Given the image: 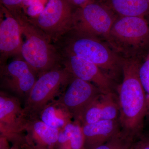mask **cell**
Instances as JSON below:
<instances>
[{"instance_id": "6da1fadb", "label": "cell", "mask_w": 149, "mask_h": 149, "mask_svg": "<svg viewBox=\"0 0 149 149\" xmlns=\"http://www.w3.org/2000/svg\"><path fill=\"white\" fill-rule=\"evenodd\" d=\"M141 62L139 59H124L122 81L118 88L122 133L131 139L141 134L148 115L146 93L139 77Z\"/></svg>"}, {"instance_id": "7a4b0ae2", "label": "cell", "mask_w": 149, "mask_h": 149, "mask_svg": "<svg viewBox=\"0 0 149 149\" xmlns=\"http://www.w3.org/2000/svg\"><path fill=\"white\" fill-rule=\"evenodd\" d=\"M53 44L59 54L72 55L91 62L114 81L122 73L124 58L102 38L71 29Z\"/></svg>"}, {"instance_id": "3957f363", "label": "cell", "mask_w": 149, "mask_h": 149, "mask_svg": "<svg viewBox=\"0 0 149 149\" xmlns=\"http://www.w3.org/2000/svg\"><path fill=\"white\" fill-rule=\"evenodd\" d=\"M9 10L18 21L22 35L25 37L22 57L38 76L62 66L59 54L45 34L29 20L22 10Z\"/></svg>"}, {"instance_id": "277c9868", "label": "cell", "mask_w": 149, "mask_h": 149, "mask_svg": "<svg viewBox=\"0 0 149 149\" xmlns=\"http://www.w3.org/2000/svg\"><path fill=\"white\" fill-rule=\"evenodd\" d=\"M104 40L124 59L142 60L149 50V24L144 17H118Z\"/></svg>"}, {"instance_id": "5b68a950", "label": "cell", "mask_w": 149, "mask_h": 149, "mask_svg": "<svg viewBox=\"0 0 149 149\" xmlns=\"http://www.w3.org/2000/svg\"><path fill=\"white\" fill-rule=\"evenodd\" d=\"M72 74L62 65L39 75L25 99L23 108L29 119L39 118L43 109L66 90Z\"/></svg>"}, {"instance_id": "8992f818", "label": "cell", "mask_w": 149, "mask_h": 149, "mask_svg": "<svg viewBox=\"0 0 149 149\" xmlns=\"http://www.w3.org/2000/svg\"><path fill=\"white\" fill-rule=\"evenodd\" d=\"M118 17L100 0H92L76 8L72 29L104 40Z\"/></svg>"}, {"instance_id": "52a82bcc", "label": "cell", "mask_w": 149, "mask_h": 149, "mask_svg": "<svg viewBox=\"0 0 149 149\" xmlns=\"http://www.w3.org/2000/svg\"><path fill=\"white\" fill-rule=\"evenodd\" d=\"M76 8L68 0H49L39 16L28 18L53 43L72 29Z\"/></svg>"}, {"instance_id": "ba28073f", "label": "cell", "mask_w": 149, "mask_h": 149, "mask_svg": "<svg viewBox=\"0 0 149 149\" xmlns=\"http://www.w3.org/2000/svg\"><path fill=\"white\" fill-rule=\"evenodd\" d=\"M29 119L17 97L3 91L0 93V131L1 135L8 140L19 143L23 141Z\"/></svg>"}, {"instance_id": "9c48e42d", "label": "cell", "mask_w": 149, "mask_h": 149, "mask_svg": "<svg viewBox=\"0 0 149 149\" xmlns=\"http://www.w3.org/2000/svg\"><path fill=\"white\" fill-rule=\"evenodd\" d=\"M1 88L26 98L35 82L37 73L25 61L17 59L1 65Z\"/></svg>"}, {"instance_id": "30bf717a", "label": "cell", "mask_w": 149, "mask_h": 149, "mask_svg": "<svg viewBox=\"0 0 149 149\" xmlns=\"http://www.w3.org/2000/svg\"><path fill=\"white\" fill-rule=\"evenodd\" d=\"M101 93L93 83L72 76L66 90L58 99L69 111L73 119L80 122L87 107Z\"/></svg>"}, {"instance_id": "8fae6325", "label": "cell", "mask_w": 149, "mask_h": 149, "mask_svg": "<svg viewBox=\"0 0 149 149\" xmlns=\"http://www.w3.org/2000/svg\"><path fill=\"white\" fill-rule=\"evenodd\" d=\"M60 56L61 65L73 77L93 83L102 93H113L114 80L95 64L72 55Z\"/></svg>"}, {"instance_id": "7c38bea8", "label": "cell", "mask_w": 149, "mask_h": 149, "mask_svg": "<svg viewBox=\"0 0 149 149\" xmlns=\"http://www.w3.org/2000/svg\"><path fill=\"white\" fill-rule=\"evenodd\" d=\"M21 27L10 11L1 6L0 63L6 64L12 56H21L22 42Z\"/></svg>"}, {"instance_id": "4fadbf2b", "label": "cell", "mask_w": 149, "mask_h": 149, "mask_svg": "<svg viewBox=\"0 0 149 149\" xmlns=\"http://www.w3.org/2000/svg\"><path fill=\"white\" fill-rule=\"evenodd\" d=\"M60 130L47 125L39 118L29 119L24 139L31 149H53L57 146Z\"/></svg>"}, {"instance_id": "5bb4252c", "label": "cell", "mask_w": 149, "mask_h": 149, "mask_svg": "<svg viewBox=\"0 0 149 149\" xmlns=\"http://www.w3.org/2000/svg\"><path fill=\"white\" fill-rule=\"evenodd\" d=\"M82 126L85 149H93L103 145L121 133L119 119L100 120Z\"/></svg>"}, {"instance_id": "9a60e30c", "label": "cell", "mask_w": 149, "mask_h": 149, "mask_svg": "<svg viewBox=\"0 0 149 149\" xmlns=\"http://www.w3.org/2000/svg\"><path fill=\"white\" fill-rule=\"evenodd\" d=\"M118 17H144L149 13V0H100Z\"/></svg>"}, {"instance_id": "2e32d148", "label": "cell", "mask_w": 149, "mask_h": 149, "mask_svg": "<svg viewBox=\"0 0 149 149\" xmlns=\"http://www.w3.org/2000/svg\"><path fill=\"white\" fill-rule=\"evenodd\" d=\"M39 118L47 125L61 130L72 121V116L58 99L48 104L41 112Z\"/></svg>"}, {"instance_id": "e0dca14e", "label": "cell", "mask_w": 149, "mask_h": 149, "mask_svg": "<svg viewBox=\"0 0 149 149\" xmlns=\"http://www.w3.org/2000/svg\"><path fill=\"white\" fill-rule=\"evenodd\" d=\"M57 146L60 149H85V136L80 122L72 121L60 130Z\"/></svg>"}, {"instance_id": "ac0fdd59", "label": "cell", "mask_w": 149, "mask_h": 149, "mask_svg": "<svg viewBox=\"0 0 149 149\" xmlns=\"http://www.w3.org/2000/svg\"><path fill=\"white\" fill-rule=\"evenodd\" d=\"M141 62L139 69V77L146 97L148 115L149 117V50Z\"/></svg>"}, {"instance_id": "d6986e66", "label": "cell", "mask_w": 149, "mask_h": 149, "mask_svg": "<svg viewBox=\"0 0 149 149\" xmlns=\"http://www.w3.org/2000/svg\"><path fill=\"white\" fill-rule=\"evenodd\" d=\"M45 6L41 0L36 2L23 10V12L29 18H35L42 12Z\"/></svg>"}, {"instance_id": "ffe728a7", "label": "cell", "mask_w": 149, "mask_h": 149, "mask_svg": "<svg viewBox=\"0 0 149 149\" xmlns=\"http://www.w3.org/2000/svg\"><path fill=\"white\" fill-rule=\"evenodd\" d=\"M125 137L121 132L110 141L93 149H116Z\"/></svg>"}, {"instance_id": "44dd1931", "label": "cell", "mask_w": 149, "mask_h": 149, "mask_svg": "<svg viewBox=\"0 0 149 149\" xmlns=\"http://www.w3.org/2000/svg\"><path fill=\"white\" fill-rule=\"evenodd\" d=\"M1 6L10 10L22 9L23 0H0Z\"/></svg>"}, {"instance_id": "7402d4cb", "label": "cell", "mask_w": 149, "mask_h": 149, "mask_svg": "<svg viewBox=\"0 0 149 149\" xmlns=\"http://www.w3.org/2000/svg\"><path fill=\"white\" fill-rule=\"evenodd\" d=\"M131 149H149V136H143L132 145Z\"/></svg>"}, {"instance_id": "603a6c76", "label": "cell", "mask_w": 149, "mask_h": 149, "mask_svg": "<svg viewBox=\"0 0 149 149\" xmlns=\"http://www.w3.org/2000/svg\"><path fill=\"white\" fill-rule=\"evenodd\" d=\"M132 140L125 138L116 149H130L132 146Z\"/></svg>"}, {"instance_id": "cb8c5ba5", "label": "cell", "mask_w": 149, "mask_h": 149, "mask_svg": "<svg viewBox=\"0 0 149 149\" xmlns=\"http://www.w3.org/2000/svg\"><path fill=\"white\" fill-rule=\"evenodd\" d=\"M76 8L82 6L92 0H68Z\"/></svg>"}, {"instance_id": "d4e9b609", "label": "cell", "mask_w": 149, "mask_h": 149, "mask_svg": "<svg viewBox=\"0 0 149 149\" xmlns=\"http://www.w3.org/2000/svg\"><path fill=\"white\" fill-rule=\"evenodd\" d=\"M39 1L40 0H23L21 5L22 10H24L27 7Z\"/></svg>"}, {"instance_id": "484cf974", "label": "cell", "mask_w": 149, "mask_h": 149, "mask_svg": "<svg viewBox=\"0 0 149 149\" xmlns=\"http://www.w3.org/2000/svg\"><path fill=\"white\" fill-rule=\"evenodd\" d=\"M11 149H21L20 148H18V146H16V145H15V146H14Z\"/></svg>"}, {"instance_id": "4316f807", "label": "cell", "mask_w": 149, "mask_h": 149, "mask_svg": "<svg viewBox=\"0 0 149 149\" xmlns=\"http://www.w3.org/2000/svg\"><path fill=\"white\" fill-rule=\"evenodd\" d=\"M145 17H146V19L147 21H148V22L149 24V13L148 15H147V16Z\"/></svg>"}, {"instance_id": "83f0119b", "label": "cell", "mask_w": 149, "mask_h": 149, "mask_svg": "<svg viewBox=\"0 0 149 149\" xmlns=\"http://www.w3.org/2000/svg\"><path fill=\"white\" fill-rule=\"evenodd\" d=\"M131 147H132V146H131ZM131 148H130V149H131Z\"/></svg>"}]
</instances>
